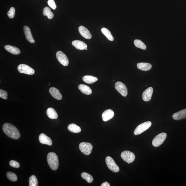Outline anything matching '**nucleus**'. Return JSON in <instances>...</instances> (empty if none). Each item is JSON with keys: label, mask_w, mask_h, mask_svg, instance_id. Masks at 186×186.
Instances as JSON below:
<instances>
[{"label": "nucleus", "mask_w": 186, "mask_h": 186, "mask_svg": "<svg viewBox=\"0 0 186 186\" xmlns=\"http://www.w3.org/2000/svg\"><path fill=\"white\" fill-rule=\"evenodd\" d=\"M3 129L4 133L11 139L17 140L20 137V134L18 130L11 124L5 123L3 125Z\"/></svg>", "instance_id": "f257e3e1"}, {"label": "nucleus", "mask_w": 186, "mask_h": 186, "mask_svg": "<svg viewBox=\"0 0 186 186\" xmlns=\"http://www.w3.org/2000/svg\"><path fill=\"white\" fill-rule=\"evenodd\" d=\"M48 163L52 170H57L59 166V160L57 155L54 152H50L47 155Z\"/></svg>", "instance_id": "f03ea898"}, {"label": "nucleus", "mask_w": 186, "mask_h": 186, "mask_svg": "<svg viewBox=\"0 0 186 186\" xmlns=\"http://www.w3.org/2000/svg\"><path fill=\"white\" fill-rule=\"evenodd\" d=\"M152 123L150 121L145 122L140 124L136 127L135 130L134 131V135H138L142 133L149 128L151 126Z\"/></svg>", "instance_id": "7ed1b4c3"}, {"label": "nucleus", "mask_w": 186, "mask_h": 186, "mask_svg": "<svg viewBox=\"0 0 186 186\" xmlns=\"http://www.w3.org/2000/svg\"><path fill=\"white\" fill-rule=\"evenodd\" d=\"M167 137V134L165 133H162L157 135L154 138L152 144L155 147H158L161 146Z\"/></svg>", "instance_id": "20e7f679"}, {"label": "nucleus", "mask_w": 186, "mask_h": 186, "mask_svg": "<svg viewBox=\"0 0 186 186\" xmlns=\"http://www.w3.org/2000/svg\"><path fill=\"white\" fill-rule=\"evenodd\" d=\"M106 164L108 168L113 172L117 173L119 171V168L113 159L110 157H107L106 159Z\"/></svg>", "instance_id": "39448f33"}, {"label": "nucleus", "mask_w": 186, "mask_h": 186, "mask_svg": "<svg viewBox=\"0 0 186 186\" xmlns=\"http://www.w3.org/2000/svg\"><path fill=\"white\" fill-rule=\"evenodd\" d=\"M121 156L122 159L128 164L133 162L135 159L134 154L128 151H125L122 152Z\"/></svg>", "instance_id": "423d86ee"}, {"label": "nucleus", "mask_w": 186, "mask_h": 186, "mask_svg": "<svg viewBox=\"0 0 186 186\" xmlns=\"http://www.w3.org/2000/svg\"><path fill=\"white\" fill-rule=\"evenodd\" d=\"M79 148L80 151L86 155H89L91 153L93 146L91 143L81 142L80 144Z\"/></svg>", "instance_id": "0eeeda50"}, {"label": "nucleus", "mask_w": 186, "mask_h": 186, "mask_svg": "<svg viewBox=\"0 0 186 186\" xmlns=\"http://www.w3.org/2000/svg\"><path fill=\"white\" fill-rule=\"evenodd\" d=\"M18 71L20 73L33 75L34 74L35 72L33 69L28 65L22 64L19 65L17 68Z\"/></svg>", "instance_id": "6e6552de"}, {"label": "nucleus", "mask_w": 186, "mask_h": 186, "mask_svg": "<svg viewBox=\"0 0 186 186\" xmlns=\"http://www.w3.org/2000/svg\"><path fill=\"white\" fill-rule=\"evenodd\" d=\"M115 88L120 94L123 97L127 96V89L125 85L122 82L118 81L115 84Z\"/></svg>", "instance_id": "1a4fd4ad"}, {"label": "nucleus", "mask_w": 186, "mask_h": 186, "mask_svg": "<svg viewBox=\"0 0 186 186\" xmlns=\"http://www.w3.org/2000/svg\"><path fill=\"white\" fill-rule=\"evenodd\" d=\"M56 57L61 65L67 66L69 64V60L66 55L61 51H58L56 53Z\"/></svg>", "instance_id": "9d476101"}, {"label": "nucleus", "mask_w": 186, "mask_h": 186, "mask_svg": "<svg viewBox=\"0 0 186 186\" xmlns=\"http://www.w3.org/2000/svg\"><path fill=\"white\" fill-rule=\"evenodd\" d=\"M153 93V89L151 87L147 89L142 93L143 100L145 102H149L151 99Z\"/></svg>", "instance_id": "9b49d317"}, {"label": "nucleus", "mask_w": 186, "mask_h": 186, "mask_svg": "<svg viewBox=\"0 0 186 186\" xmlns=\"http://www.w3.org/2000/svg\"><path fill=\"white\" fill-rule=\"evenodd\" d=\"M80 33L85 38L90 40L92 37V35L90 32L84 27L81 26L78 28Z\"/></svg>", "instance_id": "f8f14e48"}, {"label": "nucleus", "mask_w": 186, "mask_h": 186, "mask_svg": "<svg viewBox=\"0 0 186 186\" xmlns=\"http://www.w3.org/2000/svg\"><path fill=\"white\" fill-rule=\"evenodd\" d=\"M39 141L42 144H47L49 146L52 145V141L50 138L44 134H40L39 137Z\"/></svg>", "instance_id": "ddd939ff"}, {"label": "nucleus", "mask_w": 186, "mask_h": 186, "mask_svg": "<svg viewBox=\"0 0 186 186\" xmlns=\"http://www.w3.org/2000/svg\"><path fill=\"white\" fill-rule=\"evenodd\" d=\"M114 116V112L111 109H108L103 113L102 117L103 120L106 122L111 119Z\"/></svg>", "instance_id": "4468645a"}, {"label": "nucleus", "mask_w": 186, "mask_h": 186, "mask_svg": "<svg viewBox=\"0 0 186 186\" xmlns=\"http://www.w3.org/2000/svg\"><path fill=\"white\" fill-rule=\"evenodd\" d=\"M24 31L26 38L30 43H34L35 40L33 39L32 35L31 30L29 27L27 26H24Z\"/></svg>", "instance_id": "2eb2a0df"}, {"label": "nucleus", "mask_w": 186, "mask_h": 186, "mask_svg": "<svg viewBox=\"0 0 186 186\" xmlns=\"http://www.w3.org/2000/svg\"><path fill=\"white\" fill-rule=\"evenodd\" d=\"M172 117L174 119L176 120L185 119H186V109L174 113Z\"/></svg>", "instance_id": "dca6fc26"}, {"label": "nucleus", "mask_w": 186, "mask_h": 186, "mask_svg": "<svg viewBox=\"0 0 186 186\" xmlns=\"http://www.w3.org/2000/svg\"><path fill=\"white\" fill-rule=\"evenodd\" d=\"M72 45L76 49L80 50H83L87 48V45L84 42L80 40H75L72 42Z\"/></svg>", "instance_id": "f3484780"}, {"label": "nucleus", "mask_w": 186, "mask_h": 186, "mask_svg": "<svg viewBox=\"0 0 186 186\" xmlns=\"http://www.w3.org/2000/svg\"><path fill=\"white\" fill-rule=\"evenodd\" d=\"M49 92L50 94L54 98L58 100H61L62 98V95L60 93L59 90L54 87L50 89Z\"/></svg>", "instance_id": "a211bd4d"}, {"label": "nucleus", "mask_w": 186, "mask_h": 186, "mask_svg": "<svg viewBox=\"0 0 186 186\" xmlns=\"http://www.w3.org/2000/svg\"><path fill=\"white\" fill-rule=\"evenodd\" d=\"M5 49L12 54L17 55L20 53V51L18 48L10 45H7L5 46Z\"/></svg>", "instance_id": "6ab92c4d"}, {"label": "nucleus", "mask_w": 186, "mask_h": 186, "mask_svg": "<svg viewBox=\"0 0 186 186\" xmlns=\"http://www.w3.org/2000/svg\"><path fill=\"white\" fill-rule=\"evenodd\" d=\"M138 68L141 70L148 71L152 68V65L148 63H141L137 64Z\"/></svg>", "instance_id": "aec40b11"}, {"label": "nucleus", "mask_w": 186, "mask_h": 186, "mask_svg": "<svg viewBox=\"0 0 186 186\" xmlns=\"http://www.w3.org/2000/svg\"><path fill=\"white\" fill-rule=\"evenodd\" d=\"M79 89L83 93L86 95H91L92 93L91 89L86 85L80 84L78 86Z\"/></svg>", "instance_id": "412c9836"}, {"label": "nucleus", "mask_w": 186, "mask_h": 186, "mask_svg": "<svg viewBox=\"0 0 186 186\" xmlns=\"http://www.w3.org/2000/svg\"><path fill=\"white\" fill-rule=\"evenodd\" d=\"M46 113L48 117L51 119H56L58 117L57 112L53 108H49L48 109Z\"/></svg>", "instance_id": "4be33fe9"}, {"label": "nucleus", "mask_w": 186, "mask_h": 186, "mask_svg": "<svg viewBox=\"0 0 186 186\" xmlns=\"http://www.w3.org/2000/svg\"><path fill=\"white\" fill-rule=\"evenodd\" d=\"M82 79L85 82L88 84H93L98 80V79L97 77L89 75L84 76L82 78Z\"/></svg>", "instance_id": "5701e85b"}, {"label": "nucleus", "mask_w": 186, "mask_h": 186, "mask_svg": "<svg viewBox=\"0 0 186 186\" xmlns=\"http://www.w3.org/2000/svg\"><path fill=\"white\" fill-rule=\"evenodd\" d=\"M68 129L70 131L74 133H79L81 131L80 127L74 123L70 124L68 126Z\"/></svg>", "instance_id": "b1692460"}, {"label": "nucleus", "mask_w": 186, "mask_h": 186, "mask_svg": "<svg viewBox=\"0 0 186 186\" xmlns=\"http://www.w3.org/2000/svg\"><path fill=\"white\" fill-rule=\"evenodd\" d=\"M43 14L44 16H47L49 19H51L54 17V14L51 12L50 8L49 7H46L44 8Z\"/></svg>", "instance_id": "393cba45"}, {"label": "nucleus", "mask_w": 186, "mask_h": 186, "mask_svg": "<svg viewBox=\"0 0 186 186\" xmlns=\"http://www.w3.org/2000/svg\"><path fill=\"white\" fill-rule=\"evenodd\" d=\"M102 32L105 35L108 40L111 41H113L114 40V38L112 35L109 30L106 28H102L101 29Z\"/></svg>", "instance_id": "a878e982"}, {"label": "nucleus", "mask_w": 186, "mask_h": 186, "mask_svg": "<svg viewBox=\"0 0 186 186\" xmlns=\"http://www.w3.org/2000/svg\"><path fill=\"white\" fill-rule=\"evenodd\" d=\"M81 176L89 183H91L93 181V177L89 174L85 172H83L81 173Z\"/></svg>", "instance_id": "bb28decb"}, {"label": "nucleus", "mask_w": 186, "mask_h": 186, "mask_svg": "<svg viewBox=\"0 0 186 186\" xmlns=\"http://www.w3.org/2000/svg\"><path fill=\"white\" fill-rule=\"evenodd\" d=\"M134 45L138 48H140L143 50L146 49V47L145 44L141 40H134Z\"/></svg>", "instance_id": "cd10ccee"}, {"label": "nucleus", "mask_w": 186, "mask_h": 186, "mask_svg": "<svg viewBox=\"0 0 186 186\" xmlns=\"http://www.w3.org/2000/svg\"><path fill=\"white\" fill-rule=\"evenodd\" d=\"M6 176L7 178L10 181L15 182L17 180L18 178L16 175L11 172H7Z\"/></svg>", "instance_id": "c85d7f7f"}, {"label": "nucleus", "mask_w": 186, "mask_h": 186, "mask_svg": "<svg viewBox=\"0 0 186 186\" xmlns=\"http://www.w3.org/2000/svg\"><path fill=\"white\" fill-rule=\"evenodd\" d=\"M29 181L30 186H37L38 185V180L36 176L34 175H31L30 177Z\"/></svg>", "instance_id": "c756f323"}, {"label": "nucleus", "mask_w": 186, "mask_h": 186, "mask_svg": "<svg viewBox=\"0 0 186 186\" xmlns=\"http://www.w3.org/2000/svg\"><path fill=\"white\" fill-rule=\"evenodd\" d=\"M15 8L12 7L10 8L9 11L8 12L7 15L10 18H13L15 17Z\"/></svg>", "instance_id": "7c9ffc66"}, {"label": "nucleus", "mask_w": 186, "mask_h": 186, "mask_svg": "<svg viewBox=\"0 0 186 186\" xmlns=\"http://www.w3.org/2000/svg\"><path fill=\"white\" fill-rule=\"evenodd\" d=\"M48 4L53 10L56 9L57 6L54 0H48Z\"/></svg>", "instance_id": "2f4dec72"}, {"label": "nucleus", "mask_w": 186, "mask_h": 186, "mask_svg": "<svg viewBox=\"0 0 186 186\" xmlns=\"http://www.w3.org/2000/svg\"><path fill=\"white\" fill-rule=\"evenodd\" d=\"M10 165L12 167L14 168H18L20 167V164L17 161L14 160L10 161Z\"/></svg>", "instance_id": "473e14b6"}, {"label": "nucleus", "mask_w": 186, "mask_h": 186, "mask_svg": "<svg viewBox=\"0 0 186 186\" xmlns=\"http://www.w3.org/2000/svg\"><path fill=\"white\" fill-rule=\"evenodd\" d=\"M8 94L6 91L3 90H0V97L4 99H7Z\"/></svg>", "instance_id": "72a5a7b5"}, {"label": "nucleus", "mask_w": 186, "mask_h": 186, "mask_svg": "<svg viewBox=\"0 0 186 186\" xmlns=\"http://www.w3.org/2000/svg\"><path fill=\"white\" fill-rule=\"evenodd\" d=\"M110 185L107 182H104V183H102V185H101V186H110Z\"/></svg>", "instance_id": "f704fd0d"}, {"label": "nucleus", "mask_w": 186, "mask_h": 186, "mask_svg": "<svg viewBox=\"0 0 186 186\" xmlns=\"http://www.w3.org/2000/svg\"><path fill=\"white\" fill-rule=\"evenodd\" d=\"M85 50H87L88 49H87V48H86L85 49Z\"/></svg>", "instance_id": "c9c22d12"}]
</instances>
